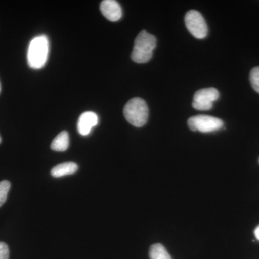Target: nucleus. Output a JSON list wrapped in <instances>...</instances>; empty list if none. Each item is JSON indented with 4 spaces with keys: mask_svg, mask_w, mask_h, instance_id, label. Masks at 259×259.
Segmentation results:
<instances>
[{
    "mask_svg": "<svg viewBox=\"0 0 259 259\" xmlns=\"http://www.w3.org/2000/svg\"><path fill=\"white\" fill-rule=\"evenodd\" d=\"M250 81L253 90L259 93V66L253 68L250 71Z\"/></svg>",
    "mask_w": 259,
    "mask_h": 259,
    "instance_id": "ddd939ff",
    "label": "nucleus"
},
{
    "mask_svg": "<svg viewBox=\"0 0 259 259\" xmlns=\"http://www.w3.org/2000/svg\"><path fill=\"white\" fill-rule=\"evenodd\" d=\"M219 98L217 89H201L194 94L192 106L197 110H209L212 107L213 102Z\"/></svg>",
    "mask_w": 259,
    "mask_h": 259,
    "instance_id": "423d86ee",
    "label": "nucleus"
},
{
    "mask_svg": "<svg viewBox=\"0 0 259 259\" xmlns=\"http://www.w3.org/2000/svg\"><path fill=\"white\" fill-rule=\"evenodd\" d=\"M188 125L192 131L210 133L221 129L223 126V122L217 117L200 115L190 117L188 120Z\"/></svg>",
    "mask_w": 259,
    "mask_h": 259,
    "instance_id": "20e7f679",
    "label": "nucleus"
},
{
    "mask_svg": "<svg viewBox=\"0 0 259 259\" xmlns=\"http://www.w3.org/2000/svg\"><path fill=\"white\" fill-rule=\"evenodd\" d=\"M149 257L151 259H172L165 247L160 243L151 245L149 250Z\"/></svg>",
    "mask_w": 259,
    "mask_h": 259,
    "instance_id": "9b49d317",
    "label": "nucleus"
},
{
    "mask_svg": "<svg viewBox=\"0 0 259 259\" xmlns=\"http://www.w3.org/2000/svg\"></svg>",
    "mask_w": 259,
    "mask_h": 259,
    "instance_id": "a211bd4d",
    "label": "nucleus"
},
{
    "mask_svg": "<svg viewBox=\"0 0 259 259\" xmlns=\"http://www.w3.org/2000/svg\"><path fill=\"white\" fill-rule=\"evenodd\" d=\"M100 10L104 16L110 20L115 22L122 17V9L117 1L114 0H104L100 5Z\"/></svg>",
    "mask_w": 259,
    "mask_h": 259,
    "instance_id": "0eeeda50",
    "label": "nucleus"
},
{
    "mask_svg": "<svg viewBox=\"0 0 259 259\" xmlns=\"http://www.w3.org/2000/svg\"><path fill=\"white\" fill-rule=\"evenodd\" d=\"M49 42L47 37L40 35L32 39L28 50V63L30 68L41 69L47 63Z\"/></svg>",
    "mask_w": 259,
    "mask_h": 259,
    "instance_id": "f03ea898",
    "label": "nucleus"
},
{
    "mask_svg": "<svg viewBox=\"0 0 259 259\" xmlns=\"http://www.w3.org/2000/svg\"><path fill=\"white\" fill-rule=\"evenodd\" d=\"M0 93H1V83H0Z\"/></svg>",
    "mask_w": 259,
    "mask_h": 259,
    "instance_id": "dca6fc26",
    "label": "nucleus"
},
{
    "mask_svg": "<svg viewBox=\"0 0 259 259\" xmlns=\"http://www.w3.org/2000/svg\"><path fill=\"white\" fill-rule=\"evenodd\" d=\"M69 146V134L66 131H62L53 141L51 145V149L55 151H66Z\"/></svg>",
    "mask_w": 259,
    "mask_h": 259,
    "instance_id": "9d476101",
    "label": "nucleus"
},
{
    "mask_svg": "<svg viewBox=\"0 0 259 259\" xmlns=\"http://www.w3.org/2000/svg\"><path fill=\"white\" fill-rule=\"evenodd\" d=\"M10 182L8 180L0 182V207L6 202L10 189Z\"/></svg>",
    "mask_w": 259,
    "mask_h": 259,
    "instance_id": "f8f14e48",
    "label": "nucleus"
},
{
    "mask_svg": "<svg viewBox=\"0 0 259 259\" xmlns=\"http://www.w3.org/2000/svg\"><path fill=\"white\" fill-rule=\"evenodd\" d=\"M78 170V166L76 163L73 162H66L57 165L51 169V174L53 177L59 178L67 175H73L76 173Z\"/></svg>",
    "mask_w": 259,
    "mask_h": 259,
    "instance_id": "1a4fd4ad",
    "label": "nucleus"
},
{
    "mask_svg": "<svg viewBox=\"0 0 259 259\" xmlns=\"http://www.w3.org/2000/svg\"><path fill=\"white\" fill-rule=\"evenodd\" d=\"M185 24L189 31L196 38L202 39L207 36V23L198 11H189L185 15Z\"/></svg>",
    "mask_w": 259,
    "mask_h": 259,
    "instance_id": "39448f33",
    "label": "nucleus"
},
{
    "mask_svg": "<svg viewBox=\"0 0 259 259\" xmlns=\"http://www.w3.org/2000/svg\"><path fill=\"white\" fill-rule=\"evenodd\" d=\"M156 47V37L143 30L135 40L131 59L139 64L148 62L152 58L153 51Z\"/></svg>",
    "mask_w": 259,
    "mask_h": 259,
    "instance_id": "f257e3e1",
    "label": "nucleus"
},
{
    "mask_svg": "<svg viewBox=\"0 0 259 259\" xmlns=\"http://www.w3.org/2000/svg\"><path fill=\"white\" fill-rule=\"evenodd\" d=\"M255 238L259 241V226L256 227L254 231Z\"/></svg>",
    "mask_w": 259,
    "mask_h": 259,
    "instance_id": "2eb2a0df",
    "label": "nucleus"
},
{
    "mask_svg": "<svg viewBox=\"0 0 259 259\" xmlns=\"http://www.w3.org/2000/svg\"><path fill=\"white\" fill-rule=\"evenodd\" d=\"M126 120L131 125L140 127L147 122L148 118V107L143 99L135 97L126 104L123 110Z\"/></svg>",
    "mask_w": 259,
    "mask_h": 259,
    "instance_id": "7ed1b4c3",
    "label": "nucleus"
},
{
    "mask_svg": "<svg viewBox=\"0 0 259 259\" xmlns=\"http://www.w3.org/2000/svg\"><path fill=\"white\" fill-rule=\"evenodd\" d=\"M10 250L8 245L0 242V259H9Z\"/></svg>",
    "mask_w": 259,
    "mask_h": 259,
    "instance_id": "4468645a",
    "label": "nucleus"
},
{
    "mask_svg": "<svg viewBox=\"0 0 259 259\" xmlns=\"http://www.w3.org/2000/svg\"><path fill=\"white\" fill-rule=\"evenodd\" d=\"M98 123V117L95 112H85L80 115L77 129L81 136H88L94 126Z\"/></svg>",
    "mask_w": 259,
    "mask_h": 259,
    "instance_id": "6e6552de",
    "label": "nucleus"
},
{
    "mask_svg": "<svg viewBox=\"0 0 259 259\" xmlns=\"http://www.w3.org/2000/svg\"><path fill=\"white\" fill-rule=\"evenodd\" d=\"M2 142V138L1 136H0V144H1Z\"/></svg>",
    "mask_w": 259,
    "mask_h": 259,
    "instance_id": "f3484780",
    "label": "nucleus"
}]
</instances>
